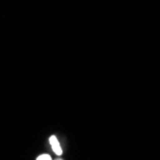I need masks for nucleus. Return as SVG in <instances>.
I'll use <instances>...</instances> for the list:
<instances>
[{"label":"nucleus","instance_id":"f257e3e1","mask_svg":"<svg viewBox=\"0 0 160 160\" xmlns=\"http://www.w3.org/2000/svg\"><path fill=\"white\" fill-rule=\"evenodd\" d=\"M50 144H51V146H52V149L53 151L55 152V153H57L58 155H61L62 153V151L61 149V146H60V144L59 142H58L56 136H51L50 137Z\"/></svg>","mask_w":160,"mask_h":160},{"label":"nucleus","instance_id":"f03ea898","mask_svg":"<svg viewBox=\"0 0 160 160\" xmlns=\"http://www.w3.org/2000/svg\"><path fill=\"white\" fill-rule=\"evenodd\" d=\"M37 159L38 160H50L51 156L48 155V154H42V155H39Z\"/></svg>","mask_w":160,"mask_h":160}]
</instances>
